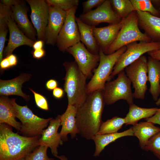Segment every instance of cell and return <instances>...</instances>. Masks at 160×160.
<instances>
[{
  "label": "cell",
  "mask_w": 160,
  "mask_h": 160,
  "mask_svg": "<svg viewBox=\"0 0 160 160\" xmlns=\"http://www.w3.org/2000/svg\"><path fill=\"white\" fill-rule=\"evenodd\" d=\"M134 133L132 127L121 132L105 134H96L92 138L95 146L93 156H99L105 147L117 139L127 136H133Z\"/></svg>",
  "instance_id": "d4e9b609"
},
{
  "label": "cell",
  "mask_w": 160,
  "mask_h": 160,
  "mask_svg": "<svg viewBox=\"0 0 160 160\" xmlns=\"http://www.w3.org/2000/svg\"><path fill=\"white\" fill-rule=\"evenodd\" d=\"M153 108H141L134 103L129 105V111L125 117L126 125H134L138 121L143 119H146L153 116L158 109Z\"/></svg>",
  "instance_id": "4316f807"
},
{
  "label": "cell",
  "mask_w": 160,
  "mask_h": 160,
  "mask_svg": "<svg viewBox=\"0 0 160 160\" xmlns=\"http://www.w3.org/2000/svg\"><path fill=\"white\" fill-rule=\"evenodd\" d=\"M127 49L115 65L109 81L127 66L146 53L160 49V42L140 41L133 42L126 46Z\"/></svg>",
  "instance_id": "ba28073f"
},
{
  "label": "cell",
  "mask_w": 160,
  "mask_h": 160,
  "mask_svg": "<svg viewBox=\"0 0 160 160\" xmlns=\"http://www.w3.org/2000/svg\"><path fill=\"white\" fill-rule=\"evenodd\" d=\"M136 11L139 27L152 41L160 42V17L148 12Z\"/></svg>",
  "instance_id": "d6986e66"
},
{
  "label": "cell",
  "mask_w": 160,
  "mask_h": 160,
  "mask_svg": "<svg viewBox=\"0 0 160 160\" xmlns=\"http://www.w3.org/2000/svg\"><path fill=\"white\" fill-rule=\"evenodd\" d=\"M135 10L148 12L152 15L160 16L159 11L156 9L150 0H130Z\"/></svg>",
  "instance_id": "f546056e"
},
{
  "label": "cell",
  "mask_w": 160,
  "mask_h": 160,
  "mask_svg": "<svg viewBox=\"0 0 160 160\" xmlns=\"http://www.w3.org/2000/svg\"><path fill=\"white\" fill-rule=\"evenodd\" d=\"M149 56L160 61V49L148 53Z\"/></svg>",
  "instance_id": "ee69618b"
},
{
  "label": "cell",
  "mask_w": 160,
  "mask_h": 160,
  "mask_svg": "<svg viewBox=\"0 0 160 160\" xmlns=\"http://www.w3.org/2000/svg\"><path fill=\"white\" fill-rule=\"evenodd\" d=\"M11 100L16 112V118L21 121L20 132L22 135L28 137L41 135L53 118L39 117L34 114L27 105H18L15 99H11Z\"/></svg>",
  "instance_id": "8992f818"
},
{
  "label": "cell",
  "mask_w": 160,
  "mask_h": 160,
  "mask_svg": "<svg viewBox=\"0 0 160 160\" xmlns=\"http://www.w3.org/2000/svg\"><path fill=\"white\" fill-rule=\"evenodd\" d=\"M48 148L43 145L38 146L27 155L25 160H55L47 155Z\"/></svg>",
  "instance_id": "d6a6232c"
},
{
  "label": "cell",
  "mask_w": 160,
  "mask_h": 160,
  "mask_svg": "<svg viewBox=\"0 0 160 160\" xmlns=\"http://www.w3.org/2000/svg\"><path fill=\"white\" fill-rule=\"evenodd\" d=\"M58 83L56 80L51 79L48 80L46 83V87L49 90H54L57 87Z\"/></svg>",
  "instance_id": "ab89813d"
},
{
  "label": "cell",
  "mask_w": 160,
  "mask_h": 160,
  "mask_svg": "<svg viewBox=\"0 0 160 160\" xmlns=\"http://www.w3.org/2000/svg\"><path fill=\"white\" fill-rule=\"evenodd\" d=\"M147 61L146 57L143 55L124 69L134 89L133 97L137 99H144L147 89Z\"/></svg>",
  "instance_id": "9c48e42d"
},
{
  "label": "cell",
  "mask_w": 160,
  "mask_h": 160,
  "mask_svg": "<svg viewBox=\"0 0 160 160\" xmlns=\"http://www.w3.org/2000/svg\"><path fill=\"white\" fill-rule=\"evenodd\" d=\"M11 12L13 18L19 28L29 39L34 41H36V33L29 20L23 1L17 0L11 7Z\"/></svg>",
  "instance_id": "e0dca14e"
},
{
  "label": "cell",
  "mask_w": 160,
  "mask_h": 160,
  "mask_svg": "<svg viewBox=\"0 0 160 160\" xmlns=\"http://www.w3.org/2000/svg\"><path fill=\"white\" fill-rule=\"evenodd\" d=\"M137 41L150 42L152 40L140 30L137 14L134 11L124 18L123 25L116 39L104 53L112 54L122 47Z\"/></svg>",
  "instance_id": "277c9868"
},
{
  "label": "cell",
  "mask_w": 160,
  "mask_h": 160,
  "mask_svg": "<svg viewBox=\"0 0 160 160\" xmlns=\"http://www.w3.org/2000/svg\"><path fill=\"white\" fill-rule=\"evenodd\" d=\"M78 18L84 23L95 27L98 24L103 23L109 24L118 23L122 19L113 11L110 0H105L96 9L82 14Z\"/></svg>",
  "instance_id": "7c38bea8"
},
{
  "label": "cell",
  "mask_w": 160,
  "mask_h": 160,
  "mask_svg": "<svg viewBox=\"0 0 160 160\" xmlns=\"http://www.w3.org/2000/svg\"><path fill=\"white\" fill-rule=\"evenodd\" d=\"M55 157L59 159L60 160H68L67 157L63 155L58 156L57 155L55 156Z\"/></svg>",
  "instance_id": "bcb514c9"
},
{
  "label": "cell",
  "mask_w": 160,
  "mask_h": 160,
  "mask_svg": "<svg viewBox=\"0 0 160 160\" xmlns=\"http://www.w3.org/2000/svg\"><path fill=\"white\" fill-rule=\"evenodd\" d=\"M63 65L66 73L63 79L64 90L66 93L68 105L77 108L84 103L88 95L86 76L74 61L65 62Z\"/></svg>",
  "instance_id": "3957f363"
},
{
  "label": "cell",
  "mask_w": 160,
  "mask_h": 160,
  "mask_svg": "<svg viewBox=\"0 0 160 160\" xmlns=\"http://www.w3.org/2000/svg\"><path fill=\"white\" fill-rule=\"evenodd\" d=\"M105 0H88L82 2L83 7L82 14L87 13L94 7L97 8L100 6Z\"/></svg>",
  "instance_id": "e575fe53"
},
{
  "label": "cell",
  "mask_w": 160,
  "mask_h": 160,
  "mask_svg": "<svg viewBox=\"0 0 160 160\" xmlns=\"http://www.w3.org/2000/svg\"><path fill=\"white\" fill-rule=\"evenodd\" d=\"M156 104L157 106L160 105V96L158 100L156 101Z\"/></svg>",
  "instance_id": "7dc6e473"
},
{
  "label": "cell",
  "mask_w": 160,
  "mask_h": 160,
  "mask_svg": "<svg viewBox=\"0 0 160 160\" xmlns=\"http://www.w3.org/2000/svg\"><path fill=\"white\" fill-rule=\"evenodd\" d=\"M146 121L153 124H157L160 125V108H159L156 112L152 116L145 119Z\"/></svg>",
  "instance_id": "8d00e7d4"
},
{
  "label": "cell",
  "mask_w": 160,
  "mask_h": 160,
  "mask_svg": "<svg viewBox=\"0 0 160 160\" xmlns=\"http://www.w3.org/2000/svg\"><path fill=\"white\" fill-rule=\"evenodd\" d=\"M110 1L113 11L122 19L135 11L130 0H110Z\"/></svg>",
  "instance_id": "f1b7e54d"
},
{
  "label": "cell",
  "mask_w": 160,
  "mask_h": 160,
  "mask_svg": "<svg viewBox=\"0 0 160 160\" xmlns=\"http://www.w3.org/2000/svg\"><path fill=\"white\" fill-rule=\"evenodd\" d=\"M76 20L80 33L81 41L90 52L95 55H99L100 49L93 33L95 27L84 23L76 17Z\"/></svg>",
  "instance_id": "cb8c5ba5"
},
{
  "label": "cell",
  "mask_w": 160,
  "mask_h": 160,
  "mask_svg": "<svg viewBox=\"0 0 160 160\" xmlns=\"http://www.w3.org/2000/svg\"><path fill=\"white\" fill-rule=\"evenodd\" d=\"M132 128L134 136L138 139L139 145L143 150L149 140L160 132V128L147 121L137 123L133 125Z\"/></svg>",
  "instance_id": "484cf974"
},
{
  "label": "cell",
  "mask_w": 160,
  "mask_h": 160,
  "mask_svg": "<svg viewBox=\"0 0 160 160\" xmlns=\"http://www.w3.org/2000/svg\"><path fill=\"white\" fill-rule=\"evenodd\" d=\"M125 124L124 118L118 116L113 117L105 122H102L97 134H105L118 132Z\"/></svg>",
  "instance_id": "83f0119b"
},
{
  "label": "cell",
  "mask_w": 160,
  "mask_h": 160,
  "mask_svg": "<svg viewBox=\"0 0 160 160\" xmlns=\"http://www.w3.org/2000/svg\"><path fill=\"white\" fill-rule=\"evenodd\" d=\"M9 60L11 67L16 65L17 62V57L12 54L7 57Z\"/></svg>",
  "instance_id": "60d3db41"
},
{
  "label": "cell",
  "mask_w": 160,
  "mask_h": 160,
  "mask_svg": "<svg viewBox=\"0 0 160 160\" xmlns=\"http://www.w3.org/2000/svg\"><path fill=\"white\" fill-rule=\"evenodd\" d=\"M159 12H160V11H159Z\"/></svg>",
  "instance_id": "c3c4849f"
},
{
  "label": "cell",
  "mask_w": 160,
  "mask_h": 160,
  "mask_svg": "<svg viewBox=\"0 0 160 160\" xmlns=\"http://www.w3.org/2000/svg\"><path fill=\"white\" fill-rule=\"evenodd\" d=\"M31 9L30 17L36 31L38 40L45 41V34L49 16V5L44 0H27Z\"/></svg>",
  "instance_id": "4fadbf2b"
},
{
  "label": "cell",
  "mask_w": 160,
  "mask_h": 160,
  "mask_svg": "<svg viewBox=\"0 0 160 160\" xmlns=\"http://www.w3.org/2000/svg\"><path fill=\"white\" fill-rule=\"evenodd\" d=\"M7 25L9 36L7 45L3 51L4 57L12 54L15 49L22 45L32 47L35 41L27 37L18 27L12 17L11 9L8 18Z\"/></svg>",
  "instance_id": "9a60e30c"
},
{
  "label": "cell",
  "mask_w": 160,
  "mask_h": 160,
  "mask_svg": "<svg viewBox=\"0 0 160 160\" xmlns=\"http://www.w3.org/2000/svg\"><path fill=\"white\" fill-rule=\"evenodd\" d=\"M17 0H1L0 2L4 5L11 7L17 2Z\"/></svg>",
  "instance_id": "f6af8a7d"
},
{
  "label": "cell",
  "mask_w": 160,
  "mask_h": 160,
  "mask_svg": "<svg viewBox=\"0 0 160 160\" xmlns=\"http://www.w3.org/2000/svg\"><path fill=\"white\" fill-rule=\"evenodd\" d=\"M66 52L73 57L79 68L87 78L92 77L93 70L99 63V54L90 52L81 41L68 48Z\"/></svg>",
  "instance_id": "8fae6325"
},
{
  "label": "cell",
  "mask_w": 160,
  "mask_h": 160,
  "mask_svg": "<svg viewBox=\"0 0 160 160\" xmlns=\"http://www.w3.org/2000/svg\"><path fill=\"white\" fill-rule=\"evenodd\" d=\"M60 116L59 115L51 120L48 127L43 130L39 139V145L49 148L54 156L57 155V149L59 145L63 144V141L57 132L61 125Z\"/></svg>",
  "instance_id": "2e32d148"
},
{
  "label": "cell",
  "mask_w": 160,
  "mask_h": 160,
  "mask_svg": "<svg viewBox=\"0 0 160 160\" xmlns=\"http://www.w3.org/2000/svg\"><path fill=\"white\" fill-rule=\"evenodd\" d=\"M0 66L1 68L2 69L8 68L11 67L7 57L3 58L1 62H0Z\"/></svg>",
  "instance_id": "7bdbcfd3"
},
{
  "label": "cell",
  "mask_w": 160,
  "mask_h": 160,
  "mask_svg": "<svg viewBox=\"0 0 160 160\" xmlns=\"http://www.w3.org/2000/svg\"><path fill=\"white\" fill-rule=\"evenodd\" d=\"M8 30V26L0 27V62L3 59V53Z\"/></svg>",
  "instance_id": "d590c367"
},
{
  "label": "cell",
  "mask_w": 160,
  "mask_h": 160,
  "mask_svg": "<svg viewBox=\"0 0 160 160\" xmlns=\"http://www.w3.org/2000/svg\"><path fill=\"white\" fill-rule=\"evenodd\" d=\"M41 135L28 137L20 135L7 124H0V160H25L39 145Z\"/></svg>",
  "instance_id": "7a4b0ae2"
},
{
  "label": "cell",
  "mask_w": 160,
  "mask_h": 160,
  "mask_svg": "<svg viewBox=\"0 0 160 160\" xmlns=\"http://www.w3.org/2000/svg\"><path fill=\"white\" fill-rule=\"evenodd\" d=\"M78 108L71 105H68L64 113L60 116V125L62 129L59 134L62 140H68L67 135L69 134L72 139L79 133L76 122V116Z\"/></svg>",
  "instance_id": "44dd1931"
},
{
  "label": "cell",
  "mask_w": 160,
  "mask_h": 160,
  "mask_svg": "<svg viewBox=\"0 0 160 160\" xmlns=\"http://www.w3.org/2000/svg\"><path fill=\"white\" fill-rule=\"evenodd\" d=\"M44 41L42 40H37L35 41L32 46L34 50L41 49L43 48Z\"/></svg>",
  "instance_id": "b9f144b4"
},
{
  "label": "cell",
  "mask_w": 160,
  "mask_h": 160,
  "mask_svg": "<svg viewBox=\"0 0 160 160\" xmlns=\"http://www.w3.org/2000/svg\"><path fill=\"white\" fill-rule=\"evenodd\" d=\"M49 9L48 22L45 31V41L48 45L54 46L56 44L59 34L65 21L67 11L49 5Z\"/></svg>",
  "instance_id": "5bb4252c"
},
{
  "label": "cell",
  "mask_w": 160,
  "mask_h": 160,
  "mask_svg": "<svg viewBox=\"0 0 160 160\" xmlns=\"http://www.w3.org/2000/svg\"><path fill=\"white\" fill-rule=\"evenodd\" d=\"M131 84L124 70L118 74L115 80L107 82L103 90L105 104L111 105L121 100H126L129 105L133 103Z\"/></svg>",
  "instance_id": "52a82bcc"
},
{
  "label": "cell",
  "mask_w": 160,
  "mask_h": 160,
  "mask_svg": "<svg viewBox=\"0 0 160 160\" xmlns=\"http://www.w3.org/2000/svg\"><path fill=\"white\" fill-rule=\"evenodd\" d=\"M33 57L37 59H39L43 57L45 55L46 52L43 48L34 50L32 52Z\"/></svg>",
  "instance_id": "74e56055"
},
{
  "label": "cell",
  "mask_w": 160,
  "mask_h": 160,
  "mask_svg": "<svg viewBox=\"0 0 160 160\" xmlns=\"http://www.w3.org/2000/svg\"><path fill=\"white\" fill-rule=\"evenodd\" d=\"M50 6L67 11L72 8L77 7L79 3L78 0H47Z\"/></svg>",
  "instance_id": "4dcf8cb0"
},
{
  "label": "cell",
  "mask_w": 160,
  "mask_h": 160,
  "mask_svg": "<svg viewBox=\"0 0 160 160\" xmlns=\"http://www.w3.org/2000/svg\"><path fill=\"white\" fill-rule=\"evenodd\" d=\"M124 18L119 23L102 27H95L94 36L100 49L105 53L116 39L123 23Z\"/></svg>",
  "instance_id": "ac0fdd59"
},
{
  "label": "cell",
  "mask_w": 160,
  "mask_h": 160,
  "mask_svg": "<svg viewBox=\"0 0 160 160\" xmlns=\"http://www.w3.org/2000/svg\"><path fill=\"white\" fill-rule=\"evenodd\" d=\"M150 151L160 159V132L151 137L148 140L144 149Z\"/></svg>",
  "instance_id": "1f68e13d"
},
{
  "label": "cell",
  "mask_w": 160,
  "mask_h": 160,
  "mask_svg": "<svg viewBox=\"0 0 160 160\" xmlns=\"http://www.w3.org/2000/svg\"><path fill=\"white\" fill-rule=\"evenodd\" d=\"M105 104L103 90H99L88 94L84 103L78 108L76 125L82 137L92 140L97 134L103 122Z\"/></svg>",
  "instance_id": "6da1fadb"
},
{
  "label": "cell",
  "mask_w": 160,
  "mask_h": 160,
  "mask_svg": "<svg viewBox=\"0 0 160 160\" xmlns=\"http://www.w3.org/2000/svg\"><path fill=\"white\" fill-rule=\"evenodd\" d=\"M147 61L148 81L150 84L149 92L156 101L160 95V61L151 56Z\"/></svg>",
  "instance_id": "7402d4cb"
},
{
  "label": "cell",
  "mask_w": 160,
  "mask_h": 160,
  "mask_svg": "<svg viewBox=\"0 0 160 160\" xmlns=\"http://www.w3.org/2000/svg\"><path fill=\"white\" fill-rule=\"evenodd\" d=\"M31 75L23 73L17 77L9 80H0V95L8 96L16 95L23 97L26 101L30 99L29 96L22 90V84L30 79Z\"/></svg>",
  "instance_id": "ffe728a7"
},
{
  "label": "cell",
  "mask_w": 160,
  "mask_h": 160,
  "mask_svg": "<svg viewBox=\"0 0 160 160\" xmlns=\"http://www.w3.org/2000/svg\"><path fill=\"white\" fill-rule=\"evenodd\" d=\"M16 112L11 99L6 96H1L0 124H6L20 131L21 128V123L16 120Z\"/></svg>",
  "instance_id": "603a6c76"
},
{
  "label": "cell",
  "mask_w": 160,
  "mask_h": 160,
  "mask_svg": "<svg viewBox=\"0 0 160 160\" xmlns=\"http://www.w3.org/2000/svg\"><path fill=\"white\" fill-rule=\"evenodd\" d=\"M126 49L125 46L112 54L106 55L100 49L99 64L93 70L94 74L87 85L88 94L97 90H103L115 65Z\"/></svg>",
  "instance_id": "5b68a950"
},
{
  "label": "cell",
  "mask_w": 160,
  "mask_h": 160,
  "mask_svg": "<svg viewBox=\"0 0 160 160\" xmlns=\"http://www.w3.org/2000/svg\"><path fill=\"white\" fill-rule=\"evenodd\" d=\"M33 93L35 100L37 106L40 108L46 111L49 110L48 105L45 98L42 95L35 92L32 89L29 88Z\"/></svg>",
  "instance_id": "836d02e7"
},
{
  "label": "cell",
  "mask_w": 160,
  "mask_h": 160,
  "mask_svg": "<svg viewBox=\"0 0 160 160\" xmlns=\"http://www.w3.org/2000/svg\"><path fill=\"white\" fill-rule=\"evenodd\" d=\"M77 7H73L67 11L65 21L57 38V46L63 52L81 41L80 33L76 20L75 14Z\"/></svg>",
  "instance_id": "30bf717a"
},
{
  "label": "cell",
  "mask_w": 160,
  "mask_h": 160,
  "mask_svg": "<svg viewBox=\"0 0 160 160\" xmlns=\"http://www.w3.org/2000/svg\"><path fill=\"white\" fill-rule=\"evenodd\" d=\"M52 94L55 98L60 99L63 96L64 91L61 88L57 87L53 90Z\"/></svg>",
  "instance_id": "f35d334b"
}]
</instances>
